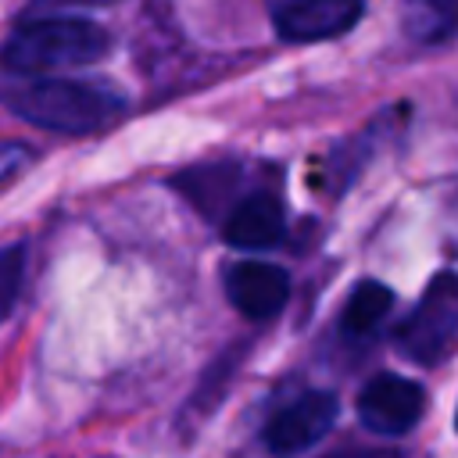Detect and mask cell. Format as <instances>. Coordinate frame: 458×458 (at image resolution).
<instances>
[{
  "label": "cell",
  "instance_id": "6da1fadb",
  "mask_svg": "<svg viewBox=\"0 0 458 458\" xmlns=\"http://www.w3.org/2000/svg\"><path fill=\"white\" fill-rule=\"evenodd\" d=\"M0 100L29 125L61 132V136H89L114 125L125 111V97L79 79H29L18 86H0Z\"/></svg>",
  "mask_w": 458,
  "mask_h": 458
},
{
  "label": "cell",
  "instance_id": "7a4b0ae2",
  "mask_svg": "<svg viewBox=\"0 0 458 458\" xmlns=\"http://www.w3.org/2000/svg\"><path fill=\"white\" fill-rule=\"evenodd\" d=\"M111 32L89 18H32L0 47V64L14 75H47L86 68L107 57Z\"/></svg>",
  "mask_w": 458,
  "mask_h": 458
},
{
  "label": "cell",
  "instance_id": "3957f363",
  "mask_svg": "<svg viewBox=\"0 0 458 458\" xmlns=\"http://www.w3.org/2000/svg\"><path fill=\"white\" fill-rule=\"evenodd\" d=\"M458 336V272H437L422 290L415 311L397 329V347L419 361L437 365Z\"/></svg>",
  "mask_w": 458,
  "mask_h": 458
},
{
  "label": "cell",
  "instance_id": "277c9868",
  "mask_svg": "<svg viewBox=\"0 0 458 458\" xmlns=\"http://www.w3.org/2000/svg\"><path fill=\"white\" fill-rule=\"evenodd\" d=\"M340 415V401L329 390H304L265 422V447L276 458H290L318 444Z\"/></svg>",
  "mask_w": 458,
  "mask_h": 458
},
{
  "label": "cell",
  "instance_id": "5b68a950",
  "mask_svg": "<svg viewBox=\"0 0 458 458\" xmlns=\"http://www.w3.org/2000/svg\"><path fill=\"white\" fill-rule=\"evenodd\" d=\"M422 411H426V390L408 376L379 372L358 394L361 426L372 429V433H383V437L408 433L422 419Z\"/></svg>",
  "mask_w": 458,
  "mask_h": 458
},
{
  "label": "cell",
  "instance_id": "8992f818",
  "mask_svg": "<svg viewBox=\"0 0 458 458\" xmlns=\"http://www.w3.org/2000/svg\"><path fill=\"white\" fill-rule=\"evenodd\" d=\"M361 11V0H283L276 7V32L290 43H318L351 32Z\"/></svg>",
  "mask_w": 458,
  "mask_h": 458
},
{
  "label": "cell",
  "instance_id": "52a82bcc",
  "mask_svg": "<svg viewBox=\"0 0 458 458\" xmlns=\"http://www.w3.org/2000/svg\"><path fill=\"white\" fill-rule=\"evenodd\" d=\"M225 297L247 318H272L290 297V276L272 261H236L225 272Z\"/></svg>",
  "mask_w": 458,
  "mask_h": 458
},
{
  "label": "cell",
  "instance_id": "ba28073f",
  "mask_svg": "<svg viewBox=\"0 0 458 458\" xmlns=\"http://www.w3.org/2000/svg\"><path fill=\"white\" fill-rule=\"evenodd\" d=\"M283 204L279 197L258 190V193H247L240 197L225 222H222V240L236 250H265L272 243L283 240Z\"/></svg>",
  "mask_w": 458,
  "mask_h": 458
},
{
  "label": "cell",
  "instance_id": "9c48e42d",
  "mask_svg": "<svg viewBox=\"0 0 458 458\" xmlns=\"http://www.w3.org/2000/svg\"><path fill=\"white\" fill-rule=\"evenodd\" d=\"M401 32L422 47L451 39L458 32V0H401Z\"/></svg>",
  "mask_w": 458,
  "mask_h": 458
},
{
  "label": "cell",
  "instance_id": "30bf717a",
  "mask_svg": "<svg viewBox=\"0 0 458 458\" xmlns=\"http://www.w3.org/2000/svg\"><path fill=\"white\" fill-rule=\"evenodd\" d=\"M390 304H394V290L379 279H365L351 290V297L344 304V315H340V329L347 336H365L386 318Z\"/></svg>",
  "mask_w": 458,
  "mask_h": 458
},
{
  "label": "cell",
  "instance_id": "8fae6325",
  "mask_svg": "<svg viewBox=\"0 0 458 458\" xmlns=\"http://www.w3.org/2000/svg\"><path fill=\"white\" fill-rule=\"evenodd\" d=\"M21 276H25V247H4L0 250V322H7V315L18 304L21 293Z\"/></svg>",
  "mask_w": 458,
  "mask_h": 458
},
{
  "label": "cell",
  "instance_id": "7c38bea8",
  "mask_svg": "<svg viewBox=\"0 0 458 458\" xmlns=\"http://www.w3.org/2000/svg\"><path fill=\"white\" fill-rule=\"evenodd\" d=\"M32 165V150L18 140H0V190Z\"/></svg>",
  "mask_w": 458,
  "mask_h": 458
},
{
  "label": "cell",
  "instance_id": "4fadbf2b",
  "mask_svg": "<svg viewBox=\"0 0 458 458\" xmlns=\"http://www.w3.org/2000/svg\"><path fill=\"white\" fill-rule=\"evenodd\" d=\"M104 4H118V0H32V14L57 11V7H104Z\"/></svg>",
  "mask_w": 458,
  "mask_h": 458
},
{
  "label": "cell",
  "instance_id": "5bb4252c",
  "mask_svg": "<svg viewBox=\"0 0 458 458\" xmlns=\"http://www.w3.org/2000/svg\"><path fill=\"white\" fill-rule=\"evenodd\" d=\"M454 426H458V415H454Z\"/></svg>",
  "mask_w": 458,
  "mask_h": 458
}]
</instances>
